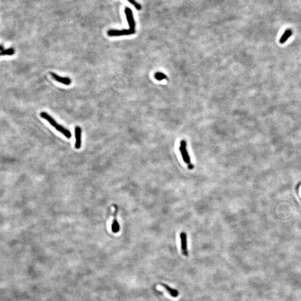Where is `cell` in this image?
I'll list each match as a JSON object with an SVG mask.
<instances>
[{"label":"cell","instance_id":"cell-1","mask_svg":"<svg viewBox=\"0 0 301 301\" xmlns=\"http://www.w3.org/2000/svg\"><path fill=\"white\" fill-rule=\"evenodd\" d=\"M40 116H41V117L47 120V121L50 123V124L51 125H53L55 129H56L57 131H58L60 133H62L67 138H71V131H69L68 129L65 128L64 127H63L62 125H58L57 123V122L54 119V118L51 117V116H49L47 113L41 112L40 113Z\"/></svg>","mask_w":301,"mask_h":301},{"label":"cell","instance_id":"cell-2","mask_svg":"<svg viewBox=\"0 0 301 301\" xmlns=\"http://www.w3.org/2000/svg\"><path fill=\"white\" fill-rule=\"evenodd\" d=\"M186 147H187V145H186V141L185 140H182L180 142L179 149H180V152L181 153V155L182 157L183 160L186 164H188V168L191 170L193 168V165L191 164L190 157L188 155Z\"/></svg>","mask_w":301,"mask_h":301},{"label":"cell","instance_id":"cell-3","mask_svg":"<svg viewBox=\"0 0 301 301\" xmlns=\"http://www.w3.org/2000/svg\"><path fill=\"white\" fill-rule=\"evenodd\" d=\"M125 12L127 20L128 25H129V30L136 32V30H135L136 24H135V21L134 20L132 11L129 8H125Z\"/></svg>","mask_w":301,"mask_h":301},{"label":"cell","instance_id":"cell-4","mask_svg":"<svg viewBox=\"0 0 301 301\" xmlns=\"http://www.w3.org/2000/svg\"><path fill=\"white\" fill-rule=\"evenodd\" d=\"M135 32H132L129 29H123L122 30H110L107 34L110 36H120L130 35H133Z\"/></svg>","mask_w":301,"mask_h":301},{"label":"cell","instance_id":"cell-5","mask_svg":"<svg viewBox=\"0 0 301 301\" xmlns=\"http://www.w3.org/2000/svg\"><path fill=\"white\" fill-rule=\"evenodd\" d=\"M180 240H181V249L182 254L185 257L188 256V242H187V235L182 232L180 233Z\"/></svg>","mask_w":301,"mask_h":301},{"label":"cell","instance_id":"cell-6","mask_svg":"<svg viewBox=\"0 0 301 301\" xmlns=\"http://www.w3.org/2000/svg\"><path fill=\"white\" fill-rule=\"evenodd\" d=\"M50 74H51L53 78L56 81H57L58 82L62 83L63 84H65L66 86H69L71 83V79L69 78L60 77L59 75L56 74L54 73H51Z\"/></svg>","mask_w":301,"mask_h":301},{"label":"cell","instance_id":"cell-7","mask_svg":"<svg viewBox=\"0 0 301 301\" xmlns=\"http://www.w3.org/2000/svg\"><path fill=\"white\" fill-rule=\"evenodd\" d=\"M75 147L77 149H79L81 147V134H82V129L80 127H76L75 128Z\"/></svg>","mask_w":301,"mask_h":301},{"label":"cell","instance_id":"cell-8","mask_svg":"<svg viewBox=\"0 0 301 301\" xmlns=\"http://www.w3.org/2000/svg\"><path fill=\"white\" fill-rule=\"evenodd\" d=\"M161 285L166 290V291L168 293V294L170 296H171V297L176 298V297H177V296H179V292L177 290H176V289H173L172 288H171L170 287H169L168 285H166V284H164V283L161 284Z\"/></svg>","mask_w":301,"mask_h":301},{"label":"cell","instance_id":"cell-9","mask_svg":"<svg viewBox=\"0 0 301 301\" xmlns=\"http://www.w3.org/2000/svg\"><path fill=\"white\" fill-rule=\"evenodd\" d=\"M292 32L290 29L287 30L284 32L283 35L281 36L280 40H279V43L281 44L285 43V41L289 39L290 36L292 35Z\"/></svg>","mask_w":301,"mask_h":301},{"label":"cell","instance_id":"cell-10","mask_svg":"<svg viewBox=\"0 0 301 301\" xmlns=\"http://www.w3.org/2000/svg\"><path fill=\"white\" fill-rule=\"evenodd\" d=\"M15 54V50L14 49L10 48L7 50H4L0 51V56L5 55H12Z\"/></svg>","mask_w":301,"mask_h":301},{"label":"cell","instance_id":"cell-11","mask_svg":"<svg viewBox=\"0 0 301 301\" xmlns=\"http://www.w3.org/2000/svg\"><path fill=\"white\" fill-rule=\"evenodd\" d=\"M155 79L157 80H159V81H161L164 79H166L167 78V76L166 75L161 73V72H157L155 73Z\"/></svg>","mask_w":301,"mask_h":301},{"label":"cell","instance_id":"cell-12","mask_svg":"<svg viewBox=\"0 0 301 301\" xmlns=\"http://www.w3.org/2000/svg\"><path fill=\"white\" fill-rule=\"evenodd\" d=\"M112 229L114 233H117L119 230V225L116 219L113 220L112 225Z\"/></svg>","mask_w":301,"mask_h":301},{"label":"cell","instance_id":"cell-13","mask_svg":"<svg viewBox=\"0 0 301 301\" xmlns=\"http://www.w3.org/2000/svg\"><path fill=\"white\" fill-rule=\"evenodd\" d=\"M128 1L129 3H131V4L133 5L134 7L136 8L137 10H141V8H142L141 5H140L139 4H138L135 0H128Z\"/></svg>","mask_w":301,"mask_h":301},{"label":"cell","instance_id":"cell-14","mask_svg":"<svg viewBox=\"0 0 301 301\" xmlns=\"http://www.w3.org/2000/svg\"><path fill=\"white\" fill-rule=\"evenodd\" d=\"M2 50H4V47H3V46L0 45V51H2Z\"/></svg>","mask_w":301,"mask_h":301}]
</instances>
